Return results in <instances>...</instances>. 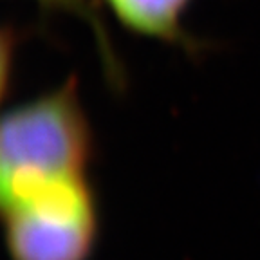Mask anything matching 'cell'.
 I'll use <instances>...</instances> for the list:
<instances>
[{"instance_id":"obj_1","label":"cell","mask_w":260,"mask_h":260,"mask_svg":"<svg viewBox=\"0 0 260 260\" xmlns=\"http://www.w3.org/2000/svg\"><path fill=\"white\" fill-rule=\"evenodd\" d=\"M92 150L76 83L0 118V195L29 181L85 175Z\"/></svg>"},{"instance_id":"obj_2","label":"cell","mask_w":260,"mask_h":260,"mask_svg":"<svg viewBox=\"0 0 260 260\" xmlns=\"http://www.w3.org/2000/svg\"><path fill=\"white\" fill-rule=\"evenodd\" d=\"M0 219L13 260H87L98 235L85 175L13 186L0 197Z\"/></svg>"},{"instance_id":"obj_3","label":"cell","mask_w":260,"mask_h":260,"mask_svg":"<svg viewBox=\"0 0 260 260\" xmlns=\"http://www.w3.org/2000/svg\"><path fill=\"white\" fill-rule=\"evenodd\" d=\"M125 27L141 37L184 42L183 18L191 0H103Z\"/></svg>"},{"instance_id":"obj_4","label":"cell","mask_w":260,"mask_h":260,"mask_svg":"<svg viewBox=\"0 0 260 260\" xmlns=\"http://www.w3.org/2000/svg\"><path fill=\"white\" fill-rule=\"evenodd\" d=\"M15 45H16L15 31L13 29L0 27V100L4 98L6 90H8Z\"/></svg>"},{"instance_id":"obj_5","label":"cell","mask_w":260,"mask_h":260,"mask_svg":"<svg viewBox=\"0 0 260 260\" xmlns=\"http://www.w3.org/2000/svg\"><path fill=\"white\" fill-rule=\"evenodd\" d=\"M42 2L61 6V8H69V9H81V6H83V0H42Z\"/></svg>"}]
</instances>
